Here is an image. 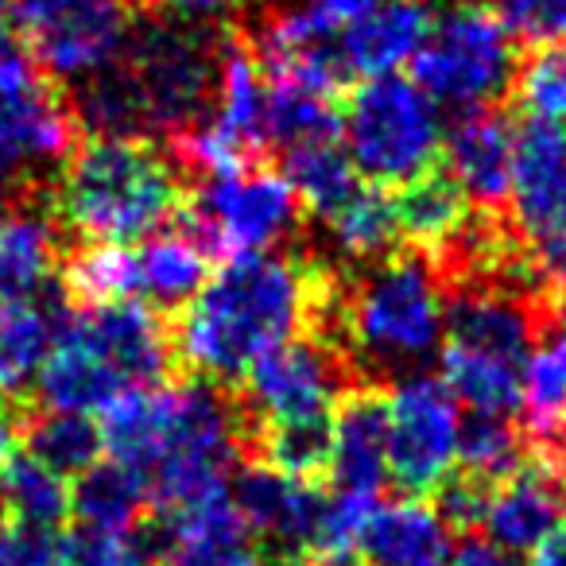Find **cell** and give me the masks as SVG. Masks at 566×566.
Masks as SVG:
<instances>
[{
  "instance_id": "obj_1",
  "label": "cell",
  "mask_w": 566,
  "mask_h": 566,
  "mask_svg": "<svg viewBox=\"0 0 566 566\" xmlns=\"http://www.w3.org/2000/svg\"><path fill=\"white\" fill-rule=\"evenodd\" d=\"M307 315V249L237 252L171 318L182 377L221 388L244 380L252 361L303 334Z\"/></svg>"
},
{
  "instance_id": "obj_2",
  "label": "cell",
  "mask_w": 566,
  "mask_h": 566,
  "mask_svg": "<svg viewBox=\"0 0 566 566\" xmlns=\"http://www.w3.org/2000/svg\"><path fill=\"white\" fill-rule=\"evenodd\" d=\"M187 187L164 144L86 136L59 167L48 210L59 233L82 244H133L167 229Z\"/></svg>"
},
{
  "instance_id": "obj_3",
  "label": "cell",
  "mask_w": 566,
  "mask_h": 566,
  "mask_svg": "<svg viewBox=\"0 0 566 566\" xmlns=\"http://www.w3.org/2000/svg\"><path fill=\"white\" fill-rule=\"evenodd\" d=\"M442 280L431 252L396 244L373 264H349L342 354L361 385L392 388L419 377L442 346Z\"/></svg>"
},
{
  "instance_id": "obj_4",
  "label": "cell",
  "mask_w": 566,
  "mask_h": 566,
  "mask_svg": "<svg viewBox=\"0 0 566 566\" xmlns=\"http://www.w3.org/2000/svg\"><path fill=\"white\" fill-rule=\"evenodd\" d=\"M221 35L226 24L213 20H133L117 63L136 90L144 133L167 144L210 120L221 78Z\"/></svg>"
},
{
  "instance_id": "obj_5",
  "label": "cell",
  "mask_w": 566,
  "mask_h": 566,
  "mask_svg": "<svg viewBox=\"0 0 566 566\" xmlns=\"http://www.w3.org/2000/svg\"><path fill=\"white\" fill-rule=\"evenodd\" d=\"M342 136L357 175L373 187H400L439 164L442 120L434 102L408 78L380 74L346 94Z\"/></svg>"
},
{
  "instance_id": "obj_6",
  "label": "cell",
  "mask_w": 566,
  "mask_h": 566,
  "mask_svg": "<svg viewBox=\"0 0 566 566\" xmlns=\"http://www.w3.org/2000/svg\"><path fill=\"white\" fill-rule=\"evenodd\" d=\"M516 59L509 28L489 4H454L431 20V32L411 55V71L431 102L470 113L509 102Z\"/></svg>"
},
{
  "instance_id": "obj_7",
  "label": "cell",
  "mask_w": 566,
  "mask_h": 566,
  "mask_svg": "<svg viewBox=\"0 0 566 566\" xmlns=\"http://www.w3.org/2000/svg\"><path fill=\"white\" fill-rule=\"evenodd\" d=\"M354 385L361 380L349 369V361L311 338H292L268 349L260 361H252L241 385H233L244 427V454H249L252 431L264 423L334 419L342 396Z\"/></svg>"
},
{
  "instance_id": "obj_8",
  "label": "cell",
  "mask_w": 566,
  "mask_h": 566,
  "mask_svg": "<svg viewBox=\"0 0 566 566\" xmlns=\"http://www.w3.org/2000/svg\"><path fill=\"white\" fill-rule=\"evenodd\" d=\"M12 32L55 82L109 66L133 28L128 0H12Z\"/></svg>"
},
{
  "instance_id": "obj_9",
  "label": "cell",
  "mask_w": 566,
  "mask_h": 566,
  "mask_svg": "<svg viewBox=\"0 0 566 566\" xmlns=\"http://www.w3.org/2000/svg\"><path fill=\"white\" fill-rule=\"evenodd\" d=\"M458 400L431 373L388 388V485L423 501L458 462Z\"/></svg>"
},
{
  "instance_id": "obj_10",
  "label": "cell",
  "mask_w": 566,
  "mask_h": 566,
  "mask_svg": "<svg viewBox=\"0 0 566 566\" xmlns=\"http://www.w3.org/2000/svg\"><path fill=\"white\" fill-rule=\"evenodd\" d=\"M66 326L97 349V357L125 380V388H164L182 377L171 318L156 315L144 303L120 300L102 307H71Z\"/></svg>"
},
{
  "instance_id": "obj_11",
  "label": "cell",
  "mask_w": 566,
  "mask_h": 566,
  "mask_svg": "<svg viewBox=\"0 0 566 566\" xmlns=\"http://www.w3.org/2000/svg\"><path fill=\"white\" fill-rule=\"evenodd\" d=\"M509 218L527 241L566 226V128L551 120H520L512 151Z\"/></svg>"
},
{
  "instance_id": "obj_12",
  "label": "cell",
  "mask_w": 566,
  "mask_h": 566,
  "mask_svg": "<svg viewBox=\"0 0 566 566\" xmlns=\"http://www.w3.org/2000/svg\"><path fill=\"white\" fill-rule=\"evenodd\" d=\"M566 520V481L543 450L532 447L516 473L493 485L481 532L509 555H532Z\"/></svg>"
},
{
  "instance_id": "obj_13",
  "label": "cell",
  "mask_w": 566,
  "mask_h": 566,
  "mask_svg": "<svg viewBox=\"0 0 566 566\" xmlns=\"http://www.w3.org/2000/svg\"><path fill=\"white\" fill-rule=\"evenodd\" d=\"M512 151H516V120L501 105H485L462 113L450 125L442 167L458 179L473 210L509 213Z\"/></svg>"
},
{
  "instance_id": "obj_14",
  "label": "cell",
  "mask_w": 566,
  "mask_h": 566,
  "mask_svg": "<svg viewBox=\"0 0 566 566\" xmlns=\"http://www.w3.org/2000/svg\"><path fill=\"white\" fill-rule=\"evenodd\" d=\"M334 493L373 496L380 501L388 489V388L354 385L334 411V454L331 478Z\"/></svg>"
},
{
  "instance_id": "obj_15",
  "label": "cell",
  "mask_w": 566,
  "mask_h": 566,
  "mask_svg": "<svg viewBox=\"0 0 566 566\" xmlns=\"http://www.w3.org/2000/svg\"><path fill=\"white\" fill-rule=\"evenodd\" d=\"M71 303L63 292L43 287L32 300L0 303V400L4 408H28L32 403V385L48 361L51 346L59 338Z\"/></svg>"
},
{
  "instance_id": "obj_16",
  "label": "cell",
  "mask_w": 566,
  "mask_h": 566,
  "mask_svg": "<svg viewBox=\"0 0 566 566\" xmlns=\"http://www.w3.org/2000/svg\"><path fill=\"white\" fill-rule=\"evenodd\" d=\"M450 527L423 501L377 504L357 535V566H447Z\"/></svg>"
},
{
  "instance_id": "obj_17",
  "label": "cell",
  "mask_w": 566,
  "mask_h": 566,
  "mask_svg": "<svg viewBox=\"0 0 566 566\" xmlns=\"http://www.w3.org/2000/svg\"><path fill=\"white\" fill-rule=\"evenodd\" d=\"M431 0H377L361 20L342 32V59L349 74L380 78L403 66L431 32Z\"/></svg>"
},
{
  "instance_id": "obj_18",
  "label": "cell",
  "mask_w": 566,
  "mask_h": 566,
  "mask_svg": "<svg viewBox=\"0 0 566 566\" xmlns=\"http://www.w3.org/2000/svg\"><path fill=\"white\" fill-rule=\"evenodd\" d=\"M120 392H128L125 380L97 357V349L82 338L78 331H71L63 318L59 338L51 346L48 361H43L40 377H35L32 403L35 408H55V411H105Z\"/></svg>"
},
{
  "instance_id": "obj_19",
  "label": "cell",
  "mask_w": 566,
  "mask_h": 566,
  "mask_svg": "<svg viewBox=\"0 0 566 566\" xmlns=\"http://www.w3.org/2000/svg\"><path fill=\"white\" fill-rule=\"evenodd\" d=\"M59 264V226L48 202L0 206V303L32 300Z\"/></svg>"
},
{
  "instance_id": "obj_20",
  "label": "cell",
  "mask_w": 566,
  "mask_h": 566,
  "mask_svg": "<svg viewBox=\"0 0 566 566\" xmlns=\"http://www.w3.org/2000/svg\"><path fill=\"white\" fill-rule=\"evenodd\" d=\"M388 198H392L400 244H411V249H423V252H434L439 244H447L473 213L465 190L458 187V179L442 164L427 167L416 179L400 182L396 195Z\"/></svg>"
},
{
  "instance_id": "obj_21",
  "label": "cell",
  "mask_w": 566,
  "mask_h": 566,
  "mask_svg": "<svg viewBox=\"0 0 566 566\" xmlns=\"http://www.w3.org/2000/svg\"><path fill=\"white\" fill-rule=\"evenodd\" d=\"M524 434L547 447L566 427V303L547 311L524 365Z\"/></svg>"
},
{
  "instance_id": "obj_22",
  "label": "cell",
  "mask_w": 566,
  "mask_h": 566,
  "mask_svg": "<svg viewBox=\"0 0 566 566\" xmlns=\"http://www.w3.org/2000/svg\"><path fill=\"white\" fill-rule=\"evenodd\" d=\"M136 252V295L144 307L156 315L175 318L210 280V260L175 229H164L159 237L144 241Z\"/></svg>"
},
{
  "instance_id": "obj_23",
  "label": "cell",
  "mask_w": 566,
  "mask_h": 566,
  "mask_svg": "<svg viewBox=\"0 0 566 566\" xmlns=\"http://www.w3.org/2000/svg\"><path fill=\"white\" fill-rule=\"evenodd\" d=\"M151 512L148 478L120 462H94L71 485V516L78 527L128 535Z\"/></svg>"
},
{
  "instance_id": "obj_24",
  "label": "cell",
  "mask_w": 566,
  "mask_h": 566,
  "mask_svg": "<svg viewBox=\"0 0 566 566\" xmlns=\"http://www.w3.org/2000/svg\"><path fill=\"white\" fill-rule=\"evenodd\" d=\"M12 411H17V442H24V454L59 478H78L94 462H102V427L90 416L35 408V403Z\"/></svg>"
},
{
  "instance_id": "obj_25",
  "label": "cell",
  "mask_w": 566,
  "mask_h": 566,
  "mask_svg": "<svg viewBox=\"0 0 566 566\" xmlns=\"http://www.w3.org/2000/svg\"><path fill=\"white\" fill-rule=\"evenodd\" d=\"M167 434V388H128L105 408L102 450L148 478Z\"/></svg>"
},
{
  "instance_id": "obj_26",
  "label": "cell",
  "mask_w": 566,
  "mask_h": 566,
  "mask_svg": "<svg viewBox=\"0 0 566 566\" xmlns=\"http://www.w3.org/2000/svg\"><path fill=\"white\" fill-rule=\"evenodd\" d=\"M283 179L292 182L303 213L315 221H331L361 190L357 167L349 159L342 136L338 140H315V144H300V148H287Z\"/></svg>"
},
{
  "instance_id": "obj_27",
  "label": "cell",
  "mask_w": 566,
  "mask_h": 566,
  "mask_svg": "<svg viewBox=\"0 0 566 566\" xmlns=\"http://www.w3.org/2000/svg\"><path fill=\"white\" fill-rule=\"evenodd\" d=\"M59 292L71 307L133 300L136 252L128 244H78L59 264Z\"/></svg>"
},
{
  "instance_id": "obj_28",
  "label": "cell",
  "mask_w": 566,
  "mask_h": 566,
  "mask_svg": "<svg viewBox=\"0 0 566 566\" xmlns=\"http://www.w3.org/2000/svg\"><path fill=\"white\" fill-rule=\"evenodd\" d=\"M442 385L458 403L481 416H516L524 400V369L442 346Z\"/></svg>"
},
{
  "instance_id": "obj_29",
  "label": "cell",
  "mask_w": 566,
  "mask_h": 566,
  "mask_svg": "<svg viewBox=\"0 0 566 566\" xmlns=\"http://www.w3.org/2000/svg\"><path fill=\"white\" fill-rule=\"evenodd\" d=\"M4 520L32 527H63L71 516V485L28 454H12L0 470Z\"/></svg>"
},
{
  "instance_id": "obj_30",
  "label": "cell",
  "mask_w": 566,
  "mask_h": 566,
  "mask_svg": "<svg viewBox=\"0 0 566 566\" xmlns=\"http://www.w3.org/2000/svg\"><path fill=\"white\" fill-rule=\"evenodd\" d=\"M264 120L268 140L283 148H300L315 140H338L342 109L338 102L315 94V90L287 86V82H264Z\"/></svg>"
},
{
  "instance_id": "obj_31",
  "label": "cell",
  "mask_w": 566,
  "mask_h": 566,
  "mask_svg": "<svg viewBox=\"0 0 566 566\" xmlns=\"http://www.w3.org/2000/svg\"><path fill=\"white\" fill-rule=\"evenodd\" d=\"M323 226L331 229L334 249L346 256V264H373V260L388 256L400 244L392 198H388L385 187H361Z\"/></svg>"
},
{
  "instance_id": "obj_32",
  "label": "cell",
  "mask_w": 566,
  "mask_h": 566,
  "mask_svg": "<svg viewBox=\"0 0 566 566\" xmlns=\"http://www.w3.org/2000/svg\"><path fill=\"white\" fill-rule=\"evenodd\" d=\"M532 447L520 423L512 416H481L470 411L465 423H458V470L473 473V478L501 485L509 473H516L527 462Z\"/></svg>"
},
{
  "instance_id": "obj_33",
  "label": "cell",
  "mask_w": 566,
  "mask_h": 566,
  "mask_svg": "<svg viewBox=\"0 0 566 566\" xmlns=\"http://www.w3.org/2000/svg\"><path fill=\"white\" fill-rule=\"evenodd\" d=\"M509 105L524 109L535 120L566 125V40L527 48L516 59Z\"/></svg>"
},
{
  "instance_id": "obj_34",
  "label": "cell",
  "mask_w": 566,
  "mask_h": 566,
  "mask_svg": "<svg viewBox=\"0 0 566 566\" xmlns=\"http://www.w3.org/2000/svg\"><path fill=\"white\" fill-rule=\"evenodd\" d=\"M496 17L524 51L566 40V0H501Z\"/></svg>"
},
{
  "instance_id": "obj_35",
  "label": "cell",
  "mask_w": 566,
  "mask_h": 566,
  "mask_svg": "<svg viewBox=\"0 0 566 566\" xmlns=\"http://www.w3.org/2000/svg\"><path fill=\"white\" fill-rule=\"evenodd\" d=\"M59 566H144L128 535L94 532V527H74L59 543Z\"/></svg>"
},
{
  "instance_id": "obj_36",
  "label": "cell",
  "mask_w": 566,
  "mask_h": 566,
  "mask_svg": "<svg viewBox=\"0 0 566 566\" xmlns=\"http://www.w3.org/2000/svg\"><path fill=\"white\" fill-rule=\"evenodd\" d=\"M40 82H48L43 66L35 63V55L28 51V43L17 32L0 28V97H17L35 90Z\"/></svg>"
},
{
  "instance_id": "obj_37",
  "label": "cell",
  "mask_w": 566,
  "mask_h": 566,
  "mask_svg": "<svg viewBox=\"0 0 566 566\" xmlns=\"http://www.w3.org/2000/svg\"><path fill=\"white\" fill-rule=\"evenodd\" d=\"M249 0H128V9L140 17H187V20H213L237 17Z\"/></svg>"
},
{
  "instance_id": "obj_38",
  "label": "cell",
  "mask_w": 566,
  "mask_h": 566,
  "mask_svg": "<svg viewBox=\"0 0 566 566\" xmlns=\"http://www.w3.org/2000/svg\"><path fill=\"white\" fill-rule=\"evenodd\" d=\"M532 249H535V260H539V272H543V280H547V287L558 300H566V226L558 229V233L535 241Z\"/></svg>"
},
{
  "instance_id": "obj_39",
  "label": "cell",
  "mask_w": 566,
  "mask_h": 566,
  "mask_svg": "<svg viewBox=\"0 0 566 566\" xmlns=\"http://www.w3.org/2000/svg\"><path fill=\"white\" fill-rule=\"evenodd\" d=\"M447 566H520L509 551H501L496 543H489L485 535H462L454 551H450V563Z\"/></svg>"
},
{
  "instance_id": "obj_40",
  "label": "cell",
  "mask_w": 566,
  "mask_h": 566,
  "mask_svg": "<svg viewBox=\"0 0 566 566\" xmlns=\"http://www.w3.org/2000/svg\"><path fill=\"white\" fill-rule=\"evenodd\" d=\"M311 9L323 20H331L334 28H346L354 20H361L369 9H377V0H311Z\"/></svg>"
},
{
  "instance_id": "obj_41",
  "label": "cell",
  "mask_w": 566,
  "mask_h": 566,
  "mask_svg": "<svg viewBox=\"0 0 566 566\" xmlns=\"http://www.w3.org/2000/svg\"><path fill=\"white\" fill-rule=\"evenodd\" d=\"M532 566H566V520L532 551Z\"/></svg>"
},
{
  "instance_id": "obj_42",
  "label": "cell",
  "mask_w": 566,
  "mask_h": 566,
  "mask_svg": "<svg viewBox=\"0 0 566 566\" xmlns=\"http://www.w3.org/2000/svg\"><path fill=\"white\" fill-rule=\"evenodd\" d=\"M12 447H17V411L0 403V470L12 458Z\"/></svg>"
},
{
  "instance_id": "obj_43",
  "label": "cell",
  "mask_w": 566,
  "mask_h": 566,
  "mask_svg": "<svg viewBox=\"0 0 566 566\" xmlns=\"http://www.w3.org/2000/svg\"><path fill=\"white\" fill-rule=\"evenodd\" d=\"M256 566H315L307 555H292V551H256Z\"/></svg>"
},
{
  "instance_id": "obj_44",
  "label": "cell",
  "mask_w": 566,
  "mask_h": 566,
  "mask_svg": "<svg viewBox=\"0 0 566 566\" xmlns=\"http://www.w3.org/2000/svg\"><path fill=\"white\" fill-rule=\"evenodd\" d=\"M535 450H543V454H547L551 462H555V470L563 473V481H566V427L555 434V439L547 442V447H535Z\"/></svg>"
},
{
  "instance_id": "obj_45",
  "label": "cell",
  "mask_w": 566,
  "mask_h": 566,
  "mask_svg": "<svg viewBox=\"0 0 566 566\" xmlns=\"http://www.w3.org/2000/svg\"><path fill=\"white\" fill-rule=\"evenodd\" d=\"M0 566H17V563L9 558V551H4V547H0Z\"/></svg>"
},
{
  "instance_id": "obj_46",
  "label": "cell",
  "mask_w": 566,
  "mask_h": 566,
  "mask_svg": "<svg viewBox=\"0 0 566 566\" xmlns=\"http://www.w3.org/2000/svg\"><path fill=\"white\" fill-rule=\"evenodd\" d=\"M12 9V0H0V20H4V12Z\"/></svg>"
}]
</instances>
